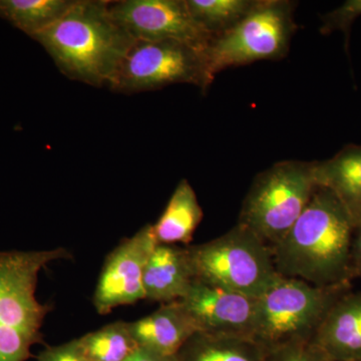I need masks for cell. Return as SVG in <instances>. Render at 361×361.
Here are the masks:
<instances>
[{
    "instance_id": "5b68a950",
    "label": "cell",
    "mask_w": 361,
    "mask_h": 361,
    "mask_svg": "<svg viewBox=\"0 0 361 361\" xmlns=\"http://www.w3.org/2000/svg\"><path fill=\"white\" fill-rule=\"evenodd\" d=\"M317 187L314 161L274 164L252 183L238 223L272 249L300 217Z\"/></svg>"
},
{
    "instance_id": "52a82bcc",
    "label": "cell",
    "mask_w": 361,
    "mask_h": 361,
    "mask_svg": "<svg viewBox=\"0 0 361 361\" xmlns=\"http://www.w3.org/2000/svg\"><path fill=\"white\" fill-rule=\"evenodd\" d=\"M295 8L296 2L288 0H257L243 20L209 44L206 59L212 77L234 66L283 59L297 28Z\"/></svg>"
},
{
    "instance_id": "7a4b0ae2",
    "label": "cell",
    "mask_w": 361,
    "mask_h": 361,
    "mask_svg": "<svg viewBox=\"0 0 361 361\" xmlns=\"http://www.w3.org/2000/svg\"><path fill=\"white\" fill-rule=\"evenodd\" d=\"M32 39L66 77L109 87L134 39L113 18L109 0H75L56 23Z\"/></svg>"
},
{
    "instance_id": "30bf717a",
    "label": "cell",
    "mask_w": 361,
    "mask_h": 361,
    "mask_svg": "<svg viewBox=\"0 0 361 361\" xmlns=\"http://www.w3.org/2000/svg\"><path fill=\"white\" fill-rule=\"evenodd\" d=\"M157 244L153 227L147 224L106 256L92 297L99 314L145 300V267Z\"/></svg>"
},
{
    "instance_id": "44dd1931",
    "label": "cell",
    "mask_w": 361,
    "mask_h": 361,
    "mask_svg": "<svg viewBox=\"0 0 361 361\" xmlns=\"http://www.w3.org/2000/svg\"><path fill=\"white\" fill-rule=\"evenodd\" d=\"M360 16H361V0H348L342 6L322 16L320 32L322 35H329L336 30H341L345 35L346 45H348L351 25Z\"/></svg>"
},
{
    "instance_id": "5bb4252c",
    "label": "cell",
    "mask_w": 361,
    "mask_h": 361,
    "mask_svg": "<svg viewBox=\"0 0 361 361\" xmlns=\"http://www.w3.org/2000/svg\"><path fill=\"white\" fill-rule=\"evenodd\" d=\"M139 348L176 355L196 332V325L180 301L161 304L151 314L129 322Z\"/></svg>"
},
{
    "instance_id": "8992f818",
    "label": "cell",
    "mask_w": 361,
    "mask_h": 361,
    "mask_svg": "<svg viewBox=\"0 0 361 361\" xmlns=\"http://www.w3.org/2000/svg\"><path fill=\"white\" fill-rule=\"evenodd\" d=\"M195 279L259 297L279 277L272 250L245 226L222 236L188 246Z\"/></svg>"
},
{
    "instance_id": "7402d4cb",
    "label": "cell",
    "mask_w": 361,
    "mask_h": 361,
    "mask_svg": "<svg viewBox=\"0 0 361 361\" xmlns=\"http://www.w3.org/2000/svg\"><path fill=\"white\" fill-rule=\"evenodd\" d=\"M264 355L265 361H329L311 342L288 344Z\"/></svg>"
},
{
    "instance_id": "ffe728a7",
    "label": "cell",
    "mask_w": 361,
    "mask_h": 361,
    "mask_svg": "<svg viewBox=\"0 0 361 361\" xmlns=\"http://www.w3.org/2000/svg\"><path fill=\"white\" fill-rule=\"evenodd\" d=\"M186 4L195 21L215 37L243 20L257 0H186Z\"/></svg>"
},
{
    "instance_id": "2e32d148",
    "label": "cell",
    "mask_w": 361,
    "mask_h": 361,
    "mask_svg": "<svg viewBox=\"0 0 361 361\" xmlns=\"http://www.w3.org/2000/svg\"><path fill=\"white\" fill-rule=\"evenodd\" d=\"M203 216L193 187L188 180H180L160 218L152 224L157 243L189 246Z\"/></svg>"
},
{
    "instance_id": "e0dca14e",
    "label": "cell",
    "mask_w": 361,
    "mask_h": 361,
    "mask_svg": "<svg viewBox=\"0 0 361 361\" xmlns=\"http://www.w3.org/2000/svg\"><path fill=\"white\" fill-rule=\"evenodd\" d=\"M179 361H265V355L250 338L196 332L177 353Z\"/></svg>"
},
{
    "instance_id": "9c48e42d",
    "label": "cell",
    "mask_w": 361,
    "mask_h": 361,
    "mask_svg": "<svg viewBox=\"0 0 361 361\" xmlns=\"http://www.w3.org/2000/svg\"><path fill=\"white\" fill-rule=\"evenodd\" d=\"M113 18L133 39L175 40L206 51L214 37L195 21L186 0L109 1Z\"/></svg>"
},
{
    "instance_id": "4fadbf2b",
    "label": "cell",
    "mask_w": 361,
    "mask_h": 361,
    "mask_svg": "<svg viewBox=\"0 0 361 361\" xmlns=\"http://www.w3.org/2000/svg\"><path fill=\"white\" fill-rule=\"evenodd\" d=\"M194 279L188 246L157 244L145 267V300L161 304L179 301Z\"/></svg>"
},
{
    "instance_id": "3957f363",
    "label": "cell",
    "mask_w": 361,
    "mask_h": 361,
    "mask_svg": "<svg viewBox=\"0 0 361 361\" xmlns=\"http://www.w3.org/2000/svg\"><path fill=\"white\" fill-rule=\"evenodd\" d=\"M65 247L49 250L0 251V361H26L42 342V325L51 311L37 297L40 272L70 260Z\"/></svg>"
},
{
    "instance_id": "d4e9b609",
    "label": "cell",
    "mask_w": 361,
    "mask_h": 361,
    "mask_svg": "<svg viewBox=\"0 0 361 361\" xmlns=\"http://www.w3.org/2000/svg\"><path fill=\"white\" fill-rule=\"evenodd\" d=\"M126 361H179L176 355H164L148 349L139 348Z\"/></svg>"
},
{
    "instance_id": "603a6c76",
    "label": "cell",
    "mask_w": 361,
    "mask_h": 361,
    "mask_svg": "<svg viewBox=\"0 0 361 361\" xmlns=\"http://www.w3.org/2000/svg\"><path fill=\"white\" fill-rule=\"evenodd\" d=\"M37 361H87L85 360L78 339L59 344L47 346L37 356Z\"/></svg>"
},
{
    "instance_id": "277c9868",
    "label": "cell",
    "mask_w": 361,
    "mask_h": 361,
    "mask_svg": "<svg viewBox=\"0 0 361 361\" xmlns=\"http://www.w3.org/2000/svg\"><path fill=\"white\" fill-rule=\"evenodd\" d=\"M351 290V282L316 286L281 276L257 297L252 341L263 353L292 343L311 342L334 304Z\"/></svg>"
},
{
    "instance_id": "cb8c5ba5",
    "label": "cell",
    "mask_w": 361,
    "mask_h": 361,
    "mask_svg": "<svg viewBox=\"0 0 361 361\" xmlns=\"http://www.w3.org/2000/svg\"><path fill=\"white\" fill-rule=\"evenodd\" d=\"M351 272L353 279L361 278V226L355 229L351 247Z\"/></svg>"
},
{
    "instance_id": "ba28073f",
    "label": "cell",
    "mask_w": 361,
    "mask_h": 361,
    "mask_svg": "<svg viewBox=\"0 0 361 361\" xmlns=\"http://www.w3.org/2000/svg\"><path fill=\"white\" fill-rule=\"evenodd\" d=\"M206 51L175 40L134 39L109 89L139 94L172 85H193L205 92L214 80Z\"/></svg>"
},
{
    "instance_id": "d6986e66",
    "label": "cell",
    "mask_w": 361,
    "mask_h": 361,
    "mask_svg": "<svg viewBox=\"0 0 361 361\" xmlns=\"http://www.w3.org/2000/svg\"><path fill=\"white\" fill-rule=\"evenodd\" d=\"M75 0H0V18L8 20L30 37L37 35L63 16Z\"/></svg>"
},
{
    "instance_id": "7c38bea8",
    "label": "cell",
    "mask_w": 361,
    "mask_h": 361,
    "mask_svg": "<svg viewBox=\"0 0 361 361\" xmlns=\"http://www.w3.org/2000/svg\"><path fill=\"white\" fill-rule=\"evenodd\" d=\"M311 343L329 361H361V291L349 290L334 304Z\"/></svg>"
},
{
    "instance_id": "6da1fadb",
    "label": "cell",
    "mask_w": 361,
    "mask_h": 361,
    "mask_svg": "<svg viewBox=\"0 0 361 361\" xmlns=\"http://www.w3.org/2000/svg\"><path fill=\"white\" fill-rule=\"evenodd\" d=\"M355 232L336 196L317 187L300 217L271 249L278 274L316 286L351 282Z\"/></svg>"
},
{
    "instance_id": "9a60e30c",
    "label": "cell",
    "mask_w": 361,
    "mask_h": 361,
    "mask_svg": "<svg viewBox=\"0 0 361 361\" xmlns=\"http://www.w3.org/2000/svg\"><path fill=\"white\" fill-rule=\"evenodd\" d=\"M318 187L329 190L343 207L355 229L361 226V146L349 145L336 156L314 161Z\"/></svg>"
},
{
    "instance_id": "8fae6325",
    "label": "cell",
    "mask_w": 361,
    "mask_h": 361,
    "mask_svg": "<svg viewBox=\"0 0 361 361\" xmlns=\"http://www.w3.org/2000/svg\"><path fill=\"white\" fill-rule=\"evenodd\" d=\"M180 303L198 332L212 336L253 337L257 297L194 279Z\"/></svg>"
},
{
    "instance_id": "ac0fdd59",
    "label": "cell",
    "mask_w": 361,
    "mask_h": 361,
    "mask_svg": "<svg viewBox=\"0 0 361 361\" xmlns=\"http://www.w3.org/2000/svg\"><path fill=\"white\" fill-rule=\"evenodd\" d=\"M77 339L87 361H126L139 348L130 323L122 320L109 323Z\"/></svg>"
}]
</instances>
